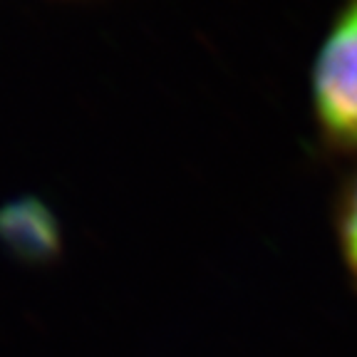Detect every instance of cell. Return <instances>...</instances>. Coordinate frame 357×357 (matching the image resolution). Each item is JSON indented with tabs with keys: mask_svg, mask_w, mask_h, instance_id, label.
Wrapping results in <instances>:
<instances>
[{
	"mask_svg": "<svg viewBox=\"0 0 357 357\" xmlns=\"http://www.w3.org/2000/svg\"><path fill=\"white\" fill-rule=\"evenodd\" d=\"M0 243L22 263L40 266L60 253V231L55 218L33 199L15 201L0 211Z\"/></svg>",
	"mask_w": 357,
	"mask_h": 357,
	"instance_id": "obj_2",
	"label": "cell"
},
{
	"mask_svg": "<svg viewBox=\"0 0 357 357\" xmlns=\"http://www.w3.org/2000/svg\"><path fill=\"white\" fill-rule=\"evenodd\" d=\"M307 92L320 149L357 159V0H342L330 17L312 57Z\"/></svg>",
	"mask_w": 357,
	"mask_h": 357,
	"instance_id": "obj_1",
	"label": "cell"
},
{
	"mask_svg": "<svg viewBox=\"0 0 357 357\" xmlns=\"http://www.w3.org/2000/svg\"><path fill=\"white\" fill-rule=\"evenodd\" d=\"M333 234L342 271L357 296V164L340 178L333 196Z\"/></svg>",
	"mask_w": 357,
	"mask_h": 357,
	"instance_id": "obj_3",
	"label": "cell"
}]
</instances>
